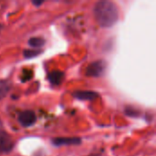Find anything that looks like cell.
I'll return each mask as SVG.
<instances>
[{
	"mask_svg": "<svg viewBox=\"0 0 156 156\" xmlns=\"http://www.w3.org/2000/svg\"><path fill=\"white\" fill-rule=\"evenodd\" d=\"M42 51L40 49H26L24 50V57L27 58H35L37 56H38Z\"/></svg>",
	"mask_w": 156,
	"mask_h": 156,
	"instance_id": "10",
	"label": "cell"
},
{
	"mask_svg": "<svg viewBox=\"0 0 156 156\" xmlns=\"http://www.w3.org/2000/svg\"><path fill=\"white\" fill-rule=\"evenodd\" d=\"M14 147L11 137L5 132H0V153H9Z\"/></svg>",
	"mask_w": 156,
	"mask_h": 156,
	"instance_id": "4",
	"label": "cell"
},
{
	"mask_svg": "<svg viewBox=\"0 0 156 156\" xmlns=\"http://www.w3.org/2000/svg\"><path fill=\"white\" fill-rule=\"evenodd\" d=\"M106 69L107 62L103 59H99L88 66L86 69V75L89 77H101L104 75Z\"/></svg>",
	"mask_w": 156,
	"mask_h": 156,
	"instance_id": "2",
	"label": "cell"
},
{
	"mask_svg": "<svg viewBox=\"0 0 156 156\" xmlns=\"http://www.w3.org/2000/svg\"><path fill=\"white\" fill-rule=\"evenodd\" d=\"M10 90V83L7 80H0V101L4 99Z\"/></svg>",
	"mask_w": 156,
	"mask_h": 156,
	"instance_id": "8",
	"label": "cell"
},
{
	"mask_svg": "<svg viewBox=\"0 0 156 156\" xmlns=\"http://www.w3.org/2000/svg\"><path fill=\"white\" fill-rule=\"evenodd\" d=\"M94 16L102 27H111L119 19V10L117 5L108 0H101L95 4L93 9Z\"/></svg>",
	"mask_w": 156,
	"mask_h": 156,
	"instance_id": "1",
	"label": "cell"
},
{
	"mask_svg": "<svg viewBox=\"0 0 156 156\" xmlns=\"http://www.w3.org/2000/svg\"><path fill=\"white\" fill-rule=\"evenodd\" d=\"M89 156H98V155H89Z\"/></svg>",
	"mask_w": 156,
	"mask_h": 156,
	"instance_id": "12",
	"label": "cell"
},
{
	"mask_svg": "<svg viewBox=\"0 0 156 156\" xmlns=\"http://www.w3.org/2000/svg\"><path fill=\"white\" fill-rule=\"evenodd\" d=\"M32 3H33L34 5H36L37 7H38V6H40V5L44 3V1H39V0H38V1H36V0H33Z\"/></svg>",
	"mask_w": 156,
	"mask_h": 156,
	"instance_id": "11",
	"label": "cell"
},
{
	"mask_svg": "<svg viewBox=\"0 0 156 156\" xmlns=\"http://www.w3.org/2000/svg\"><path fill=\"white\" fill-rule=\"evenodd\" d=\"M52 144L55 146L61 145H79L81 144V139L79 137H58L52 140Z\"/></svg>",
	"mask_w": 156,
	"mask_h": 156,
	"instance_id": "5",
	"label": "cell"
},
{
	"mask_svg": "<svg viewBox=\"0 0 156 156\" xmlns=\"http://www.w3.org/2000/svg\"><path fill=\"white\" fill-rule=\"evenodd\" d=\"M46 43V40L43 37H31L28 40V44L30 47L35 48H42Z\"/></svg>",
	"mask_w": 156,
	"mask_h": 156,
	"instance_id": "9",
	"label": "cell"
},
{
	"mask_svg": "<svg viewBox=\"0 0 156 156\" xmlns=\"http://www.w3.org/2000/svg\"><path fill=\"white\" fill-rule=\"evenodd\" d=\"M64 77V72L59 70H54L48 75V80L52 85H59L63 81Z\"/></svg>",
	"mask_w": 156,
	"mask_h": 156,
	"instance_id": "7",
	"label": "cell"
},
{
	"mask_svg": "<svg viewBox=\"0 0 156 156\" xmlns=\"http://www.w3.org/2000/svg\"><path fill=\"white\" fill-rule=\"evenodd\" d=\"M17 120L19 123L24 127H30L37 122V116L31 110H27L18 114Z\"/></svg>",
	"mask_w": 156,
	"mask_h": 156,
	"instance_id": "3",
	"label": "cell"
},
{
	"mask_svg": "<svg viewBox=\"0 0 156 156\" xmlns=\"http://www.w3.org/2000/svg\"><path fill=\"white\" fill-rule=\"evenodd\" d=\"M73 97L80 101H93L99 97V94L92 90H77L73 92Z\"/></svg>",
	"mask_w": 156,
	"mask_h": 156,
	"instance_id": "6",
	"label": "cell"
}]
</instances>
